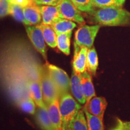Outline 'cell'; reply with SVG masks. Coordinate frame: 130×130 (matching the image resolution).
<instances>
[{"label":"cell","mask_w":130,"mask_h":130,"mask_svg":"<svg viewBox=\"0 0 130 130\" xmlns=\"http://www.w3.org/2000/svg\"><path fill=\"white\" fill-rule=\"evenodd\" d=\"M57 34V47L60 51L66 55L70 54V45H71V37L72 31L64 33Z\"/></svg>","instance_id":"44dd1931"},{"label":"cell","mask_w":130,"mask_h":130,"mask_svg":"<svg viewBox=\"0 0 130 130\" xmlns=\"http://www.w3.org/2000/svg\"><path fill=\"white\" fill-rule=\"evenodd\" d=\"M100 28V25H83L76 31L74 38V53L79 51L81 47L90 49Z\"/></svg>","instance_id":"7a4b0ae2"},{"label":"cell","mask_w":130,"mask_h":130,"mask_svg":"<svg viewBox=\"0 0 130 130\" xmlns=\"http://www.w3.org/2000/svg\"><path fill=\"white\" fill-rule=\"evenodd\" d=\"M46 66L50 77L58 89L60 96L64 93H69L71 90V79L67 73L55 65L48 63Z\"/></svg>","instance_id":"5b68a950"},{"label":"cell","mask_w":130,"mask_h":130,"mask_svg":"<svg viewBox=\"0 0 130 130\" xmlns=\"http://www.w3.org/2000/svg\"><path fill=\"white\" fill-rule=\"evenodd\" d=\"M40 83L43 101L46 107L53 101L59 98V92L49 74L46 64L40 68Z\"/></svg>","instance_id":"277c9868"},{"label":"cell","mask_w":130,"mask_h":130,"mask_svg":"<svg viewBox=\"0 0 130 130\" xmlns=\"http://www.w3.org/2000/svg\"><path fill=\"white\" fill-rule=\"evenodd\" d=\"M79 75H80L81 89L87 102L96 96L95 88L92 81V75L86 71L85 72L80 73Z\"/></svg>","instance_id":"30bf717a"},{"label":"cell","mask_w":130,"mask_h":130,"mask_svg":"<svg viewBox=\"0 0 130 130\" xmlns=\"http://www.w3.org/2000/svg\"><path fill=\"white\" fill-rule=\"evenodd\" d=\"M53 130H63V123L59 110L58 99L53 101L47 106Z\"/></svg>","instance_id":"9c48e42d"},{"label":"cell","mask_w":130,"mask_h":130,"mask_svg":"<svg viewBox=\"0 0 130 130\" xmlns=\"http://www.w3.org/2000/svg\"><path fill=\"white\" fill-rule=\"evenodd\" d=\"M80 73L72 71L71 78V90L75 100L80 104H85L86 101L83 93L80 81Z\"/></svg>","instance_id":"7c38bea8"},{"label":"cell","mask_w":130,"mask_h":130,"mask_svg":"<svg viewBox=\"0 0 130 130\" xmlns=\"http://www.w3.org/2000/svg\"><path fill=\"white\" fill-rule=\"evenodd\" d=\"M61 1V0H34L37 5L51 6H57Z\"/></svg>","instance_id":"f1b7e54d"},{"label":"cell","mask_w":130,"mask_h":130,"mask_svg":"<svg viewBox=\"0 0 130 130\" xmlns=\"http://www.w3.org/2000/svg\"><path fill=\"white\" fill-rule=\"evenodd\" d=\"M26 31L35 50L47 60V49L43 32L37 25H26Z\"/></svg>","instance_id":"52a82bcc"},{"label":"cell","mask_w":130,"mask_h":130,"mask_svg":"<svg viewBox=\"0 0 130 130\" xmlns=\"http://www.w3.org/2000/svg\"><path fill=\"white\" fill-rule=\"evenodd\" d=\"M58 101L63 130L75 115L81 110V105L70 93L61 95L58 98Z\"/></svg>","instance_id":"3957f363"},{"label":"cell","mask_w":130,"mask_h":130,"mask_svg":"<svg viewBox=\"0 0 130 130\" xmlns=\"http://www.w3.org/2000/svg\"><path fill=\"white\" fill-rule=\"evenodd\" d=\"M85 113L87 122L88 130H104L103 119L92 114L89 113L86 110L83 109Z\"/></svg>","instance_id":"7402d4cb"},{"label":"cell","mask_w":130,"mask_h":130,"mask_svg":"<svg viewBox=\"0 0 130 130\" xmlns=\"http://www.w3.org/2000/svg\"><path fill=\"white\" fill-rule=\"evenodd\" d=\"M11 3L9 0H0V18L10 14Z\"/></svg>","instance_id":"4316f807"},{"label":"cell","mask_w":130,"mask_h":130,"mask_svg":"<svg viewBox=\"0 0 130 130\" xmlns=\"http://www.w3.org/2000/svg\"><path fill=\"white\" fill-rule=\"evenodd\" d=\"M27 86L30 96L35 101L36 105L38 107H47L43 101L40 81L30 79L27 83Z\"/></svg>","instance_id":"5bb4252c"},{"label":"cell","mask_w":130,"mask_h":130,"mask_svg":"<svg viewBox=\"0 0 130 130\" xmlns=\"http://www.w3.org/2000/svg\"><path fill=\"white\" fill-rule=\"evenodd\" d=\"M42 23L51 25L60 18H63L56 6H39Z\"/></svg>","instance_id":"8fae6325"},{"label":"cell","mask_w":130,"mask_h":130,"mask_svg":"<svg viewBox=\"0 0 130 130\" xmlns=\"http://www.w3.org/2000/svg\"><path fill=\"white\" fill-rule=\"evenodd\" d=\"M18 105L21 110L25 113L33 115L36 111V104L31 97H25L18 101Z\"/></svg>","instance_id":"603a6c76"},{"label":"cell","mask_w":130,"mask_h":130,"mask_svg":"<svg viewBox=\"0 0 130 130\" xmlns=\"http://www.w3.org/2000/svg\"><path fill=\"white\" fill-rule=\"evenodd\" d=\"M63 130H88L87 119L83 110H80L75 115Z\"/></svg>","instance_id":"9a60e30c"},{"label":"cell","mask_w":130,"mask_h":130,"mask_svg":"<svg viewBox=\"0 0 130 130\" xmlns=\"http://www.w3.org/2000/svg\"><path fill=\"white\" fill-rule=\"evenodd\" d=\"M56 7L63 18L74 21L81 25L85 24L81 11L75 6L71 0H61Z\"/></svg>","instance_id":"8992f818"},{"label":"cell","mask_w":130,"mask_h":130,"mask_svg":"<svg viewBox=\"0 0 130 130\" xmlns=\"http://www.w3.org/2000/svg\"><path fill=\"white\" fill-rule=\"evenodd\" d=\"M56 33H64L72 30L77 27V25L72 21L64 18H60L51 25Z\"/></svg>","instance_id":"ffe728a7"},{"label":"cell","mask_w":130,"mask_h":130,"mask_svg":"<svg viewBox=\"0 0 130 130\" xmlns=\"http://www.w3.org/2000/svg\"><path fill=\"white\" fill-rule=\"evenodd\" d=\"M9 1L12 4L19 5L22 7H25L35 3L34 0H9Z\"/></svg>","instance_id":"f546056e"},{"label":"cell","mask_w":130,"mask_h":130,"mask_svg":"<svg viewBox=\"0 0 130 130\" xmlns=\"http://www.w3.org/2000/svg\"><path fill=\"white\" fill-rule=\"evenodd\" d=\"M37 26L42 30L43 37L46 44L49 46L53 48L57 46V34L54 29L52 28L51 26L48 24H43L42 22L37 25Z\"/></svg>","instance_id":"ac0fdd59"},{"label":"cell","mask_w":130,"mask_h":130,"mask_svg":"<svg viewBox=\"0 0 130 130\" xmlns=\"http://www.w3.org/2000/svg\"><path fill=\"white\" fill-rule=\"evenodd\" d=\"M79 11L92 14L95 11L92 0H71Z\"/></svg>","instance_id":"484cf974"},{"label":"cell","mask_w":130,"mask_h":130,"mask_svg":"<svg viewBox=\"0 0 130 130\" xmlns=\"http://www.w3.org/2000/svg\"><path fill=\"white\" fill-rule=\"evenodd\" d=\"M109 130H130V121H125L116 118V123Z\"/></svg>","instance_id":"83f0119b"},{"label":"cell","mask_w":130,"mask_h":130,"mask_svg":"<svg viewBox=\"0 0 130 130\" xmlns=\"http://www.w3.org/2000/svg\"><path fill=\"white\" fill-rule=\"evenodd\" d=\"M93 6L100 9L108 7H122L125 0H92Z\"/></svg>","instance_id":"cb8c5ba5"},{"label":"cell","mask_w":130,"mask_h":130,"mask_svg":"<svg viewBox=\"0 0 130 130\" xmlns=\"http://www.w3.org/2000/svg\"><path fill=\"white\" fill-rule=\"evenodd\" d=\"M88 49L81 47L79 51L74 53L72 61L73 70L78 73H83L86 71V60Z\"/></svg>","instance_id":"2e32d148"},{"label":"cell","mask_w":130,"mask_h":130,"mask_svg":"<svg viewBox=\"0 0 130 130\" xmlns=\"http://www.w3.org/2000/svg\"><path fill=\"white\" fill-rule=\"evenodd\" d=\"M107 106V101L105 98L95 96L86 102L83 109L86 110L92 115L103 119Z\"/></svg>","instance_id":"ba28073f"},{"label":"cell","mask_w":130,"mask_h":130,"mask_svg":"<svg viewBox=\"0 0 130 130\" xmlns=\"http://www.w3.org/2000/svg\"><path fill=\"white\" fill-rule=\"evenodd\" d=\"M98 67V58L95 47L89 49L86 60V71L92 75H95Z\"/></svg>","instance_id":"d6986e66"},{"label":"cell","mask_w":130,"mask_h":130,"mask_svg":"<svg viewBox=\"0 0 130 130\" xmlns=\"http://www.w3.org/2000/svg\"><path fill=\"white\" fill-rule=\"evenodd\" d=\"M24 16L30 25H37L40 24L42 16L39 6L35 2L33 4L23 7Z\"/></svg>","instance_id":"4fadbf2b"},{"label":"cell","mask_w":130,"mask_h":130,"mask_svg":"<svg viewBox=\"0 0 130 130\" xmlns=\"http://www.w3.org/2000/svg\"><path fill=\"white\" fill-rule=\"evenodd\" d=\"M90 14L94 23L100 26L130 27V12L122 7L100 9Z\"/></svg>","instance_id":"6da1fadb"},{"label":"cell","mask_w":130,"mask_h":130,"mask_svg":"<svg viewBox=\"0 0 130 130\" xmlns=\"http://www.w3.org/2000/svg\"><path fill=\"white\" fill-rule=\"evenodd\" d=\"M36 119L37 123L42 130H53L47 107H38Z\"/></svg>","instance_id":"e0dca14e"},{"label":"cell","mask_w":130,"mask_h":130,"mask_svg":"<svg viewBox=\"0 0 130 130\" xmlns=\"http://www.w3.org/2000/svg\"><path fill=\"white\" fill-rule=\"evenodd\" d=\"M10 14L12 16L16 21L22 22L25 25H30V24L25 18L24 13V9L19 5L11 3L10 8Z\"/></svg>","instance_id":"d4e9b609"}]
</instances>
